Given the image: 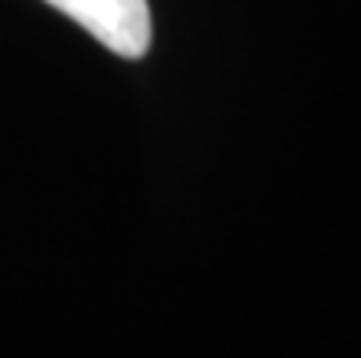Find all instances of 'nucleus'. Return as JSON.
<instances>
[{"label":"nucleus","instance_id":"obj_1","mask_svg":"<svg viewBox=\"0 0 361 358\" xmlns=\"http://www.w3.org/2000/svg\"><path fill=\"white\" fill-rule=\"evenodd\" d=\"M48 4L70 15L121 59H142L150 52L154 26L146 0H48Z\"/></svg>","mask_w":361,"mask_h":358}]
</instances>
